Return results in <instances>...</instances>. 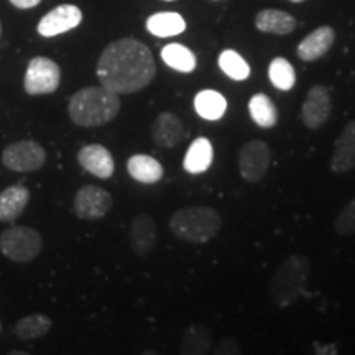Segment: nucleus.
Here are the masks:
<instances>
[{"label":"nucleus","mask_w":355,"mask_h":355,"mask_svg":"<svg viewBox=\"0 0 355 355\" xmlns=\"http://www.w3.org/2000/svg\"><path fill=\"white\" fill-rule=\"evenodd\" d=\"M162 60L180 73H193L196 69V56L188 46L181 43H170L162 50Z\"/></svg>","instance_id":"393cba45"},{"label":"nucleus","mask_w":355,"mask_h":355,"mask_svg":"<svg viewBox=\"0 0 355 355\" xmlns=\"http://www.w3.org/2000/svg\"><path fill=\"white\" fill-rule=\"evenodd\" d=\"M255 26L261 33L288 35L296 28V19L291 13L278 8H265L257 13Z\"/></svg>","instance_id":"a211bd4d"},{"label":"nucleus","mask_w":355,"mask_h":355,"mask_svg":"<svg viewBox=\"0 0 355 355\" xmlns=\"http://www.w3.org/2000/svg\"><path fill=\"white\" fill-rule=\"evenodd\" d=\"M0 37H2V21H0Z\"/></svg>","instance_id":"473e14b6"},{"label":"nucleus","mask_w":355,"mask_h":355,"mask_svg":"<svg viewBox=\"0 0 355 355\" xmlns=\"http://www.w3.org/2000/svg\"><path fill=\"white\" fill-rule=\"evenodd\" d=\"M184 123L173 112H162L152 125V140L159 148H175L184 140Z\"/></svg>","instance_id":"ddd939ff"},{"label":"nucleus","mask_w":355,"mask_h":355,"mask_svg":"<svg viewBox=\"0 0 355 355\" xmlns=\"http://www.w3.org/2000/svg\"><path fill=\"white\" fill-rule=\"evenodd\" d=\"M78 162L84 170L101 180H107L114 175L115 165L112 155L105 146L99 144H91L83 146L78 153Z\"/></svg>","instance_id":"2eb2a0df"},{"label":"nucleus","mask_w":355,"mask_h":355,"mask_svg":"<svg viewBox=\"0 0 355 355\" xmlns=\"http://www.w3.org/2000/svg\"><path fill=\"white\" fill-rule=\"evenodd\" d=\"M127 171L141 184H155L162 181L165 170L162 163L148 155H133L127 162Z\"/></svg>","instance_id":"6ab92c4d"},{"label":"nucleus","mask_w":355,"mask_h":355,"mask_svg":"<svg viewBox=\"0 0 355 355\" xmlns=\"http://www.w3.org/2000/svg\"><path fill=\"white\" fill-rule=\"evenodd\" d=\"M101 86L115 94H133L155 79L157 64L145 43L135 38H121L109 43L96 68Z\"/></svg>","instance_id":"f257e3e1"},{"label":"nucleus","mask_w":355,"mask_h":355,"mask_svg":"<svg viewBox=\"0 0 355 355\" xmlns=\"http://www.w3.org/2000/svg\"><path fill=\"white\" fill-rule=\"evenodd\" d=\"M219 68L234 81H245L250 76V66L234 50H225L219 56Z\"/></svg>","instance_id":"cd10ccee"},{"label":"nucleus","mask_w":355,"mask_h":355,"mask_svg":"<svg viewBox=\"0 0 355 355\" xmlns=\"http://www.w3.org/2000/svg\"><path fill=\"white\" fill-rule=\"evenodd\" d=\"M334 230L340 237L355 235V198L343 207L334 220Z\"/></svg>","instance_id":"c85d7f7f"},{"label":"nucleus","mask_w":355,"mask_h":355,"mask_svg":"<svg viewBox=\"0 0 355 355\" xmlns=\"http://www.w3.org/2000/svg\"><path fill=\"white\" fill-rule=\"evenodd\" d=\"M165 2H175V0H165Z\"/></svg>","instance_id":"72a5a7b5"},{"label":"nucleus","mask_w":355,"mask_h":355,"mask_svg":"<svg viewBox=\"0 0 355 355\" xmlns=\"http://www.w3.org/2000/svg\"><path fill=\"white\" fill-rule=\"evenodd\" d=\"M329 166L337 175L355 170V121L345 123L336 139Z\"/></svg>","instance_id":"f8f14e48"},{"label":"nucleus","mask_w":355,"mask_h":355,"mask_svg":"<svg viewBox=\"0 0 355 355\" xmlns=\"http://www.w3.org/2000/svg\"><path fill=\"white\" fill-rule=\"evenodd\" d=\"M336 42V32L332 26H319V28L313 30L308 37L303 38V42L296 48V55L301 61L306 63H313V61L319 60L324 55H327V51L331 50L332 44Z\"/></svg>","instance_id":"dca6fc26"},{"label":"nucleus","mask_w":355,"mask_h":355,"mask_svg":"<svg viewBox=\"0 0 355 355\" xmlns=\"http://www.w3.org/2000/svg\"><path fill=\"white\" fill-rule=\"evenodd\" d=\"M114 199L109 191L101 186L86 184L78 189L74 196V214L83 220H99L112 209Z\"/></svg>","instance_id":"1a4fd4ad"},{"label":"nucleus","mask_w":355,"mask_h":355,"mask_svg":"<svg viewBox=\"0 0 355 355\" xmlns=\"http://www.w3.org/2000/svg\"><path fill=\"white\" fill-rule=\"evenodd\" d=\"M212 2H217V0H212Z\"/></svg>","instance_id":"c9c22d12"},{"label":"nucleus","mask_w":355,"mask_h":355,"mask_svg":"<svg viewBox=\"0 0 355 355\" xmlns=\"http://www.w3.org/2000/svg\"><path fill=\"white\" fill-rule=\"evenodd\" d=\"M122 102L119 94L104 86L79 89L71 96L68 104L69 119L79 127H101L112 122L121 112Z\"/></svg>","instance_id":"f03ea898"},{"label":"nucleus","mask_w":355,"mask_h":355,"mask_svg":"<svg viewBox=\"0 0 355 355\" xmlns=\"http://www.w3.org/2000/svg\"><path fill=\"white\" fill-rule=\"evenodd\" d=\"M0 329H2V324H0Z\"/></svg>","instance_id":"f704fd0d"},{"label":"nucleus","mask_w":355,"mask_h":355,"mask_svg":"<svg viewBox=\"0 0 355 355\" xmlns=\"http://www.w3.org/2000/svg\"><path fill=\"white\" fill-rule=\"evenodd\" d=\"M268 78L272 84L279 91H291L296 83L295 68L286 58H275L268 66Z\"/></svg>","instance_id":"bb28decb"},{"label":"nucleus","mask_w":355,"mask_h":355,"mask_svg":"<svg viewBox=\"0 0 355 355\" xmlns=\"http://www.w3.org/2000/svg\"><path fill=\"white\" fill-rule=\"evenodd\" d=\"M194 109L204 121L214 122L224 117L225 110H227V101L220 92L204 89V91L198 92L196 99H194Z\"/></svg>","instance_id":"4be33fe9"},{"label":"nucleus","mask_w":355,"mask_h":355,"mask_svg":"<svg viewBox=\"0 0 355 355\" xmlns=\"http://www.w3.org/2000/svg\"><path fill=\"white\" fill-rule=\"evenodd\" d=\"M61 83V69L56 61L46 56H35L26 66L24 87L26 94L43 96L58 91Z\"/></svg>","instance_id":"423d86ee"},{"label":"nucleus","mask_w":355,"mask_h":355,"mask_svg":"<svg viewBox=\"0 0 355 355\" xmlns=\"http://www.w3.org/2000/svg\"><path fill=\"white\" fill-rule=\"evenodd\" d=\"M42 235L28 225H13L0 234V252L15 263H30L42 254Z\"/></svg>","instance_id":"39448f33"},{"label":"nucleus","mask_w":355,"mask_h":355,"mask_svg":"<svg viewBox=\"0 0 355 355\" xmlns=\"http://www.w3.org/2000/svg\"><path fill=\"white\" fill-rule=\"evenodd\" d=\"M222 227L219 212L207 206H191L176 211L170 219V230L186 243H206L212 241Z\"/></svg>","instance_id":"7ed1b4c3"},{"label":"nucleus","mask_w":355,"mask_h":355,"mask_svg":"<svg viewBox=\"0 0 355 355\" xmlns=\"http://www.w3.org/2000/svg\"><path fill=\"white\" fill-rule=\"evenodd\" d=\"M212 349V334L202 324H193L181 340L180 354L183 355H206Z\"/></svg>","instance_id":"5701e85b"},{"label":"nucleus","mask_w":355,"mask_h":355,"mask_svg":"<svg viewBox=\"0 0 355 355\" xmlns=\"http://www.w3.org/2000/svg\"><path fill=\"white\" fill-rule=\"evenodd\" d=\"M157 245V224L153 217L140 212L130 224V248L137 257H146Z\"/></svg>","instance_id":"4468645a"},{"label":"nucleus","mask_w":355,"mask_h":355,"mask_svg":"<svg viewBox=\"0 0 355 355\" xmlns=\"http://www.w3.org/2000/svg\"><path fill=\"white\" fill-rule=\"evenodd\" d=\"M146 30L158 38H170L186 30V21L176 12H158L146 20Z\"/></svg>","instance_id":"412c9836"},{"label":"nucleus","mask_w":355,"mask_h":355,"mask_svg":"<svg viewBox=\"0 0 355 355\" xmlns=\"http://www.w3.org/2000/svg\"><path fill=\"white\" fill-rule=\"evenodd\" d=\"M248 112H250L252 121L261 128H272L278 122V110L273 101L266 94L252 96L248 101Z\"/></svg>","instance_id":"b1692460"},{"label":"nucleus","mask_w":355,"mask_h":355,"mask_svg":"<svg viewBox=\"0 0 355 355\" xmlns=\"http://www.w3.org/2000/svg\"><path fill=\"white\" fill-rule=\"evenodd\" d=\"M30 201V191L25 186H8L0 193V222H13L21 216Z\"/></svg>","instance_id":"f3484780"},{"label":"nucleus","mask_w":355,"mask_h":355,"mask_svg":"<svg viewBox=\"0 0 355 355\" xmlns=\"http://www.w3.org/2000/svg\"><path fill=\"white\" fill-rule=\"evenodd\" d=\"M83 21L81 8L73 6V3H63L53 8L38 21V33L44 38H53L58 35L69 32L76 28Z\"/></svg>","instance_id":"9b49d317"},{"label":"nucleus","mask_w":355,"mask_h":355,"mask_svg":"<svg viewBox=\"0 0 355 355\" xmlns=\"http://www.w3.org/2000/svg\"><path fill=\"white\" fill-rule=\"evenodd\" d=\"M13 7L21 8V10H26V8H33L37 7L42 0H8Z\"/></svg>","instance_id":"7c9ffc66"},{"label":"nucleus","mask_w":355,"mask_h":355,"mask_svg":"<svg viewBox=\"0 0 355 355\" xmlns=\"http://www.w3.org/2000/svg\"><path fill=\"white\" fill-rule=\"evenodd\" d=\"M332 114V99L329 89L324 86H313L301 107V121L311 130H318L326 125Z\"/></svg>","instance_id":"9d476101"},{"label":"nucleus","mask_w":355,"mask_h":355,"mask_svg":"<svg viewBox=\"0 0 355 355\" xmlns=\"http://www.w3.org/2000/svg\"><path fill=\"white\" fill-rule=\"evenodd\" d=\"M51 326L53 321L44 314H30V316L19 319L13 331L20 340H33L48 334Z\"/></svg>","instance_id":"a878e982"},{"label":"nucleus","mask_w":355,"mask_h":355,"mask_svg":"<svg viewBox=\"0 0 355 355\" xmlns=\"http://www.w3.org/2000/svg\"><path fill=\"white\" fill-rule=\"evenodd\" d=\"M2 162L8 170L19 173L38 171L46 162V152L37 141L20 140L6 146L2 153Z\"/></svg>","instance_id":"6e6552de"},{"label":"nucleus","mask_w":355,"mask_h":355,"mask_svg":"<svg viewBox=\"0 0 355 355\" xmlns=\"http://www.w3.org/2000/svg\"><path fill=\"white\" fill-rule=\"evenodd\" d=\"M309 279L308 257L293 254L279 263L272 278L270 295L279 308H288L300 300Z\"/></svg>","instance_id":"20e7f679"},{"label":"nucleus","mask_w":355,"mask_h":355,"mask_svg":"<svg viewBox=\"0 0 355 355\" xmlns=\"http://www.w3.org/2000/svg\"><path fill=\"white\" fill-rule=\"evenodd\" d=\"M212 158H214V150H212L209 139L199 137V139L189 145L183 162V168L189 175H201V173L209 170Z\"/></svg>","instance_id":"aec40b11"},{"label":"nucleus","mask_w":355,"mask_h":355,"mask_svg":"<svg viewBox=\"0 0 355 355\" xmlns=\"http://www.w3.org/2000/svg\"><path fill=\"white\" fill-rule=\"evenodd\" d=\"M290 2H293V3H301V2H304V0H290Z\"/></svg>","instance_id":"2f4dec72"},{"label":"nucleus","mask_w":355,"mask_h":355,"mask_svg":"<svg viewBox=\"0 0 355 355\" xmlns=\"http://www.w3.org/2000/svg\"><path fill=\"white\" fill-rule=\"evenodd\" d=\"M214 352L217 355H237V354H242V347H241V343L235 340L234 337H225V339H222L220 343L216 345Z\"/></svg>","instance_id":"c756f323"},{"label":"nucleus","mask_w":355,"mask_h":355,"mask_svg":"<svg viewBox=\"0 0 355 355\" xmlns=\"http://www.w3.org/2000/svg\"><path fill=\"white\" fill-rule=\"evenodd\" d=\"M272 163V148L261 140H250L239 152V171L247 183H260Z\"/></svg>","instance_id":"0eeeda50"}]
</instances>
